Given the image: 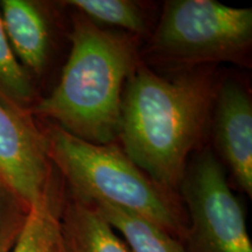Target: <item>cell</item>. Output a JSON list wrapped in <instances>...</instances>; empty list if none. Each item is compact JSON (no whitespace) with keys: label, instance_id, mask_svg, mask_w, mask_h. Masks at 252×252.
<instances>
[{"label":"cell","instance_id":"obj_4","mask_svg":"<svg viewBox=\"0 0 252 252\" xmlns=\"http://www.w3.org/2000/svg\"><path fill=\"white\" fill-rule=\"evenodd\" d=\"M251 46V8L214 0H169L150 41V54L179 65H247Z\"/></svg>","mask_w":252,"mask_h":252},{"label":"cell","instance_id":"obj_12","mask_svg":"<svg viewBox=\"0 0 252 252\" xmlns=\"http://www.w3.org/2000/svg\"><path fill=\"white\" fill-rule=\"evenodd\" d=\"M64 4L76 8L78 14L93 23L119 27L131 34L147 32V21L141 6L131 0H68Z\"/></svg>","mask_w":252,"mask_h":252},{"label":"cell","instance_id":"obj_15","mask_svg":"<svg viewBox=\"0 0 252 252\" xmlns=\"http://www.w3.org/2000/svg\"><path fill=\"white\" fill-rule=\"evenodd\" d=\"M62 241V239H61ZM58 252H65V250H64V248H63V244H62V242H61V247H60V249H59V251Z\"/></svg>","mask_w":252,"mask_h":252},{"label":"cell","instance_id":"obj_1","mask_svg":"<svg viewBox=\"0 0 252 252\" xmlns=\"http://www.w3.org/2000/svg\"><path fill=\"white\" fill-rule=\"evenodd\" d=\"M217 93L209 70L173 78L138 65L122 96L123 151L154 182L176 190L202 140Z\"/></svg>","mask_w":252,"mask_h":252},{"label":"cell","instance_id":"obj_14","mask_svg":"<svg viewBox=\"0 0 252 252\" xmlns=\"http://www.w3.org/2000/svg\"><path fill=\"white\" fill-rule=\"evenodd\" d=\"M30 208L0 181V252H12L23 232Z\"/></svg>","mask_w":252,"mask_h":252},{"label":"cell","instance_id":"obj_9","mask_svg":"<svg viewBox=\"0 0 252 252\" xmlns=\"http://www.w3.org/2000/svg\"><path fill=\"white\" fill-rule=\"evenodd\" d=\"M60 228L65 252H132L93 204L71 194H65Z\"/></svg>","mask_w":252,"mask_h":252},{"label":"cell","instance_id":"obj_2","mask_svg":"<svg viewBox=\"0 0 252 252\" xmlns=\"http://www.w3.org/2000/svg\"><path fill=\"white\" fill-rule=\"evenodd\" d=\"M70 40L58 86L28 113L50 119L82 140L112 144L119 133L124 86L139 65L133 36L106 31L77 14Z\"/></svg>","mask_w":252,"mask_h":252},{"label":"cell","instance_id":"obj_3","mask_svg":"<svg viewBox=\"0 0 252 252\" xmlns=\"http://www.w3.org/2000/svg\"><path fill=\"white\" fill-rule=\"evenodd\" d=\"M47 157L72 196L137 214L185 241L188 220L179 194L154 182L121 147L82 140L55 124L42 130Z\"/></svg>","mask_w":252,"mask_h":252},{"label":"cell","instance_id":"obj_11","mask_svg":"<svg viewBox=\"0 0 252 252\" xmlns=\"http://www.w3.org/2000/svg\"><path fill=\"white\" fill-rule=\"evenodd\" d=\"M89 203L121 234L132 252H187L179 239L137 214L100 201Z\"/></svg>","mask_w":252,"mask_h":252},{"label":"cell","instance_id":"obj_10","mask_svg":"<svg viewBox=\"0 0 252 252\" xmlns=\"http://www.w3.org/2000/svg\"><path fill=\"white\" fill-rule=\"evenodd\" d=\"M64 197V181L53 167L45 191L30 208L23 232L12 252L59 251L62 242L60 219Z\"/></svg>","mask_w":252,"mask_h":252},{"label":"cell","instance_id":"obj_6","mask_svg":"<svg viewBox=\"0 0 252 252\" xmlns=\"http://www.w3.org/2000/svg\"><path fill=\"white\" fill-rule=\"evenodd\" d=\"M52 172L42 130L30 113L0 96V181L31 208Z\"/></svg>","mask_w":252,"mask_h":252},{"label":"cell","instance_id":"obj_7","mask_svg":"<svg viewBox=\"0 0 252 252\" xmlns=\"http://www.w3.org/2000/svg\"><path fill=\"white\" fill-rule=\"evenodd\" d=\"M214 134L236 182L252 196V104L244 87L225 80L214 103Z\"/></svg>","mask_w":252,"mask_h":252},{"label":"cell","instance_id":"obj_8","mask_svg":"<svg viewBox=\"0 0 252 252\" xmlns=\"http://www.w3.org/2000/svg\"><path fill=\"white\" fill-rule=\"evenodd\" d=\"M0 15L19 61L25 68L40 74L49 53V27L40 6L28 0H2Z\"/></svg>","mask_w":252,"mask_h":252},{"label":"cell","instance_id":"obj_13","mask_svg":"<svg viewBox=\"0 0 252 252\" xmlns=\"http://www.w3.org/2000/svg\"><path fill=\"white\" fill-rule=\"evenodd\" d=\"M0 96L28 112L33 106L35 90L26 68L14 54L6 36L0 15Z\"/></svg>","mask_w":252,"mask_h":252},{"label":"cell","instance_id":"obj_5","mask_svg":"<svg viewBox=\"0 0 252 252\" xmlns=\"http://www.w3.org/2000/svg\"><path fill=\"white\" fill-rule=\"evenodd\" d=\"M188 220L187 252H252L244 209L209 149L197 152L179 186Z\"/></svg>","mask_w":252,"mask_h":252}]
</instances>
